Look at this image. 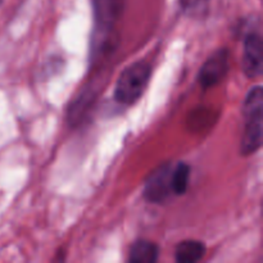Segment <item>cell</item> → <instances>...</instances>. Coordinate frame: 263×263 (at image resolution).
I'll list each match as a JSON object with an SVG mask.
<instances>
[{
	"label": "cell",
	"mask_w": 263,
	"mask_h": 263,
	"mask_svg": "<svg viewBox=\"0 0 263 263\" xmlns=\"http://www.w3.org/2000/svg\"><path fill=\"white\" fill-rule=\"evenodd\" d=\"M126 0H92L94 17L100 30H109L120 20Z\"/></svg>",
	"instance_id": "obj_6"
},
{
	"label": "cell",
	"mask_w": 263,
	"mask_h": 263,
	"mask_svg": "<svg viewBox=\"0 0 263 263\" xmlns=\"http://www.w3.org/2000/svg\"><path fill=\"white\" fill-rule=\"evenodd\" d=\"M152 68L146 62H135L122 71L116 84L115 98L121 104L135 103L145 91Z\"/></svg>",
	"instance_id": "obj_2"
},
{
	"label": "cell",
	"mask_w": 263,
	"mask_h": 263,
	"mask_svg": "<svg viewBox=\"0 0 263 263\" xmlns=\"http://www.w3.org/2000/svg\"><path fill=\"white\" fill-rule=\"evenodd\" d=\"M230 67V51L228 49H218L208 58L199 71V84L204 89L215 86L228 73Z\"/></svg>",
	"instance_id": "obj_4"
},
{
	"label": "cell",
	"mask_w": 263,
	"mask_h": 263,
	"mask_svg": "<svg viewBox=\"0 0 263 263\" xmlns=\"http://www.w3.org/2000/svg\"><path fill=\"white\" fill-rule=\"evenodd\" d=\"M262 105L261 86L253 87L244 102L246 125L240 148L244 156L254 153L262 144Z\"/></svg>",
	"instance_id": "obj_1"
},
{
	"label": "cell",
	"mask_w": 263,
	"mask_h": 263,
	"mask_svg": "<svg viewBox=\"0 0 263 263\" xmlns=\"http://www.w3.org/2000/svg\"><path fill=\"white\" fill-rule=\"evenodd\" d=\"M210 0H180V7L182 12L192 17L204 15L208 10Z\"/></svg>",
	"instance_id": "obj_10"
},
{
	"label": "cell",
	"mask_w": 263,
	"mask_h": 263,
	"mask_svg": "<svg viewBox=\"0 0 263 263\" xmlns=\"http://www.w3.org/2000/svg\"><path fill=\"white\" fill-rule=\"evenodd\" d=\"M172 166L164 163L148 177L144 187V197L149 203H163L172 193Z\"/></svg>",
	"instance_id": "obj_3"
},
{
	"label": "cell",
	"mask_w": 263,
	"mask_h": 263,
	"mask_svg": "<svg viewBox=\"0 0 263 263\" xmlns=\"http://www.w3.org/2000/svg\"><path fill=\"white\" fill-rule=\"evenodd\" d=\"M205 246L199 240H185L177 246L176 261L180 263H195L204 257Z\"/></svg>",
	"instance_id": "obj_8"
},
{
	"label": "cell",
	"mask_w": 263,
	"mask_h": 263,
	"mask_svg": "<svg viewBox=\"0 0 263 263\" xmlns=\"http://www.w3.org/2000/svg\"><path fill=\"white\" fill-rule=\"evenodd\" d=\"M262 37L258 32H249L244 40L243 69L248 77L259 76L262 72Z\"/></svg>",
	"instance_id": "obj_5"
},
{
	"label": "cell",
	"mask_w": 263,
	"mask_h": 263,
	"mask_svg": "<svg viewBox=\"0 0 263 263\" xmlns=\"http://www.w3.org/2000/svg\"><path fill=\"white\" fill-rule=\"evenodd\" d=\"M190 179V167L189 164L180 162L175 168H172L171 174V187L172 193L181 195L186 192Z\"/></svg>",
	"instance_id": "obj_9"
},
{
	"label": "cell",
	"mask_w": 263,
	"mask_h": 263,
	"mask_svg": "<svg viewBox=\"0 0 263 263\" xmlns=\"http://www.w3.org/2000/svg\"><path fill=\"white\" fill-rule=\"evenodd\" d=\"M159 248L149 240H138L130 249L128 261L133 263H153L158 259Z\"/></svg>",
	"instance_id": "obj_7"
}]
</instances>
